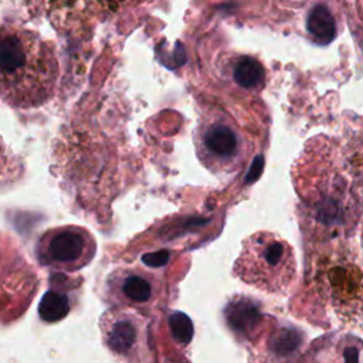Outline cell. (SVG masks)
Masks as SVG:
<instances>
[{"label": "cell", "mask_w": 363, "mask_h": 363, "mask_svg": "<svg viewBox=\"0 0 363 363\" xmlns=\"http://www.w3.org/2000/svg\"><path fill=\"white\" fill-rule=\"evenodd\" d=\"M306 28L318 44H329L336 37V21L323 4L315 6L306 18Z\"/></svg>", "instance_id": "cell-9"}, {"label": "cell", "mask_w": 363, "mask_h": 363, "mask_svg": "<svg viewBox=\"0 0 363 363\" xmlns=\"http://www.w3.org/2000/svg\"><path fill=\"white\" fill-rule=\"evenodd\" d=\"M231 81L241 89L258 92L265 85V69L262 64L250 55H240L231 64Z\"/></svg>", "instance_id": "cell-8"}, {"label": "cell", "mask_w": 363, "mask_h": 363, "mask_svg": "<svg viewBox=\"0 0 363 363\" xmlns=\"http://www.w3.org/2000/svg\"><path fill=\"white\" fill-rule=\"evenodd\" d=\"M54 45L33 30L0 24V99L14 109H33L48 102L58 81Z\"/></svg>", "instance_id": "cell-1"}, {"label": "cell", "mask_w": 363, "mask_h": 363, "mask_svg": "<svg viewBox=\"0 0 363 363\" xmlns=\"http://www.w3.org/2000/svg\"><path fill=\"white\" fill-rule=\"evenodd\" d=\"M233 272L265 294H285L296 277L294 248L272 231H257L242 240Z\"/></svg>", "instance_id": "cell-2"}, {"label": "cell", "mask_w": 363, "mask_h": 363, "mask_svg": "<svg viewBox=\"0 0 363 363\" xmlns=\"http://www.w3.org/2000/svg\"><path fill=\"white\" fill-rule=\"evenodd\" d=\"M96 252L94 235L79 225L47 230L37 241L35 257L43 267L74 272L88 265Z\"/></svg>", "instance_id": "cell-4"}, {"label": "cell", "mask_w": 363, "mask_h": 363, "mask_svg": "<svg viewBox=\"0 0 363 363\" xmlns=\"http://www.w3.org/2000/svg\"><path fill=\"white\" fill-rule=\"evenodd\" d=\"M102 342L119 360L142 362L147 359V320L130 306H113L99 320Z\"/></svg>", "instance_id": "cell-5"}, {"label": "cell", "mask_w": 363, "mask_h": 363, "mask_svg": "<svg viewBox=\"0 0 363 363\" xmlns=\"http://www.w3.org/2000/svg\"><path fill=\"white\" fill-rule=\"evenodd\" d=\"M200 163L213 174H234L252 152L250 139L230 113L211 108L201 113L193 133Z\"/></svg>", "instance_id": "cell-3"}, {"label": "cell", "mask_w": 363, "mask_h": 363, "mask_svg": "<svg viewBox=\"0 0 363 363\" xmlns=\"http://www.w3.org/2000/svg\"><path fill=\"white\" fill-rule=\"evenodd\" d=\"M99 3V6H104V7H108L111 10H113L115 7H118L123 0H95Z\"/></svg>", "instance_id": "cell-12"}, {"label": "cell", "mask_w": 363, "mask_h": 363, "mask_svg": "<svg viewBox=\"0 0 363 363\" xmlns=\"http://www.w3.org/2000/svg\"><path fill=\"white\" fill-rule=\"evenodd\" d=\"M106 288L115 306H146L152 305L159 295V278L139 267H125L109 275Z\"/></svg>", "instance_id": "cell-6"}, {"label": "cell", "mask_w": 363, "mask_h": 363, "mask_svg": "<svg viewBox=\"0 0 363 363\" xmlns=\"http://www.w3.org/2000/svg\"><path fill=\"white\" fill-rule=\"evenodd\" d=\"M71 309V302L69 298L65 292L51 288L45 292L40 302L38 313L44 322L52 323L64 319Z\"/></svg>", "instance_id": "cell-10"}, {"label": "cell", "mask_w": 363, "mask_h": 363, "mask_svg": "<svg viewBox=\"0 0 363 363\" xmlns=\"http://www.w3.org/2000/svg\"><path fill=\"white\" fill-rule=\"evenodd\" d=\"M169 326L172 336L182 345H189L193 337V325L187 315L182 312H172L169 316Z\"/></svg>", "instance_id": "cell-11"}, {"label": "cell", "mask_w": 363, "mask_h": 363, "mask_svg": "<svg viewBox=\"0 0 363 363\" xmlns=\"http://www.w3.org/2000/svg\"><path fill=\"white\" fill-rule=\"evenodd\" d=\"M27 11L47 16L55 26H68L92 11L95 0H20Z\"/></svg>", "instance_id": "cell-7"}]
</instances>
